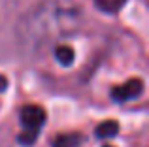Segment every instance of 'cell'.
<instances>
[{
	"label": "cell",
	"mask_w": 149,
	"mask_h": 147,
	"mask_svg": "<svg viewBox=\"0 0 149 147\" xmlns=\"http://www.w3.org/2000/svg\"><path fill=\"white\" fill-rule=\"evenodd\" d=\"M143 91V81L140 77H132L128 79L127 83L119 85V87H113L111 91V98L115 102H127V100H132V98H138Z\"/></svg>",
	"instance_id": "obj_1"
},
{
	"label": "cell",
	"mask_w": 149,
	"mask_h": 147,
	"mask_svg": "<svg viewBox=\"0 0 149 147\" xmlns=\"http://www.w3.org/2000/svg\"><path fill=\"white\" fill-rule=\"evenodd\" d=\"M38 134H40V132H36V130H23V132L19 134V144L25 145V147L34 145V141H36Z\"/></svg>",
	"instance_id": "obj_7"
},
{
	"label": "cell",
	"mask_w": 149,
	"mask_h": 147,
	"mask_svg": "<svg viewBox=\"0 0 149 147\" xmlns=\"http://www.w3.org/2000/svg\"><path fill=\"white\" fill-rule=\"evenodd\" d=\"M55 57H57V60L62 64V66H70V64L74 62V49L68 47V45H58L57 49H55Z\"/></svg>",
	"instance_id": "obj_5"
},
{
	"label": "cell",
	"mask_w": 149,
	"mask_h": 147,
	"mask_svg": "<svg viewBox=\"0 0 149 147\" xmlns=\"http://www.w3.org/2000/svg\"><path fill=\"white\" fill-rule=\"evenodd\" d=\"M6 87H8V79H6L4 76H0V92L6 91Z\"/></svg>",
	"instance_id": "obj_8"
},
{
	"label": "cell",
	"mask_w": 149,
	"mask_h": 147,
	"mask_svg": "<svg viewBox=\"0 0 149 147\" xmlns=\"http://www.w3.org/2000/svg\"><path fill=\"white\" fill-rule=\"evenodd\" d=\"M95 2L102 11H106V13H115V11H119L121 8H123V4L127 2V0H95Z\"/></svg>",
	"instance_id": "obj_6"
},
{
	"label": "cell",
	"mask_w": 149,
	"mask_h": 147,
	"mask_svg": "<svg viewBox=\"0 0 149 147\" xmlns=\"http://www.w3.org/2000/svg\"><path fill=\"white\" fill-rule=\"evenodd\" d=\"M21 123L25 126V130L40 132L42 125L45 123V111L40 106H25L21 110Z\"/></svg>",
	"instance_id": "obj_2"
},
{
	"label": "cell",
	"mask_w": 149,
	"mask_h": 147,
	"mask_svg": "<svg viewBox=\"0 0 149 147\" xmlns=\"http://www.w3.org/2000/svg\"><path fill=\"white\" fill-rule=\"evenodd\" d=\"M104 147H113V145H104Z\"/></svg>",
	"instance_id": "obj_9"
},
{
	"label": "cell",
	"mask_w": 149,
	"mask_h": 147,
	"mask_svg": "<svg viewBox=\"0 0 149 147\" xmlns=\"http://www.w3.org/2000/svg\"><path fill=\"white\" fill-rule=\"evenodd\" d=\"M83 141V136L77 132H70V134H61L53 140V147H79V144Z\"/></svg>",
	"instance_id": "obj_3"
},
{
	"label": "cell",
	"mask_w": 149,
	"mask_h": 147,
	"mask_svg": "<svg viewBox=\"0 0 149 147\" xmlns=\"http://www.w3.org/2000/svg\"><path fill=\"white\" fill-rule=\"evenodd\" d=\"M119 134V123H115V121H104V123H100L98 126H96V138H113V136H117Z\"/></svg>",
	"instance_id": "obj_4"
}]
</instances>
